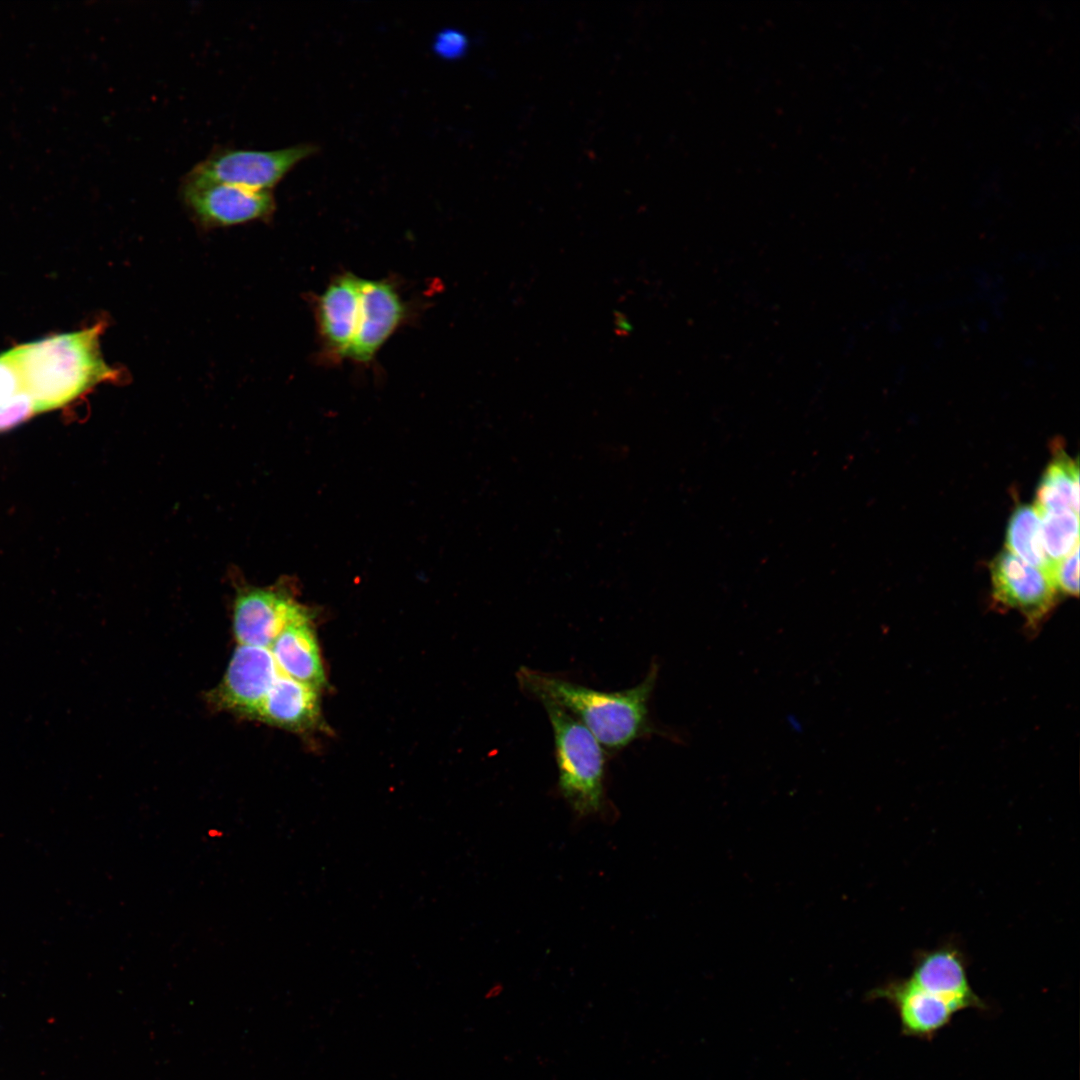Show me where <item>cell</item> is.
Instances as JSON below:
<instances>
[{
  "instance_id": "cell-15",
  "label": "cell",
  "mask_w": 1080,
  "mask_h": 1080,
  "mask_svg": "<svg viewBox=\"0 0 1080 1080\" xmlns=\"http://www.w3.org/2000/svg\"><path fill=\"white\" fill-rule=\"evenodd\" d=\"M1055 455L1044 471L1036 491V511L1070 509L1079 512V467L1063 449L1056 447Z\"/></svg>"
},
{
  "instance_id": "cell-8",
  "label": "cell",
  "mask_w": 1080,
  "mask_h": 1080,
  "mask_svg": "<svg viewBox=\"0 0 1080 1080\" xmlns=\"http://www.w3.org/2000/svg\"><path fill=\"white\" fill-rule=\"evenodd\" d=\"M279 675L269 648L238 644L211 697L221 708L250 717Z\"/></svg>"
},
{
  "instance_id": "cell-20",
  "label": "cell",
  "mask_w": 1080,
  "mask_h": 1080,
  "mask_svg": "<svg viewBox=\"0 0 1080 1080\" xmlns=\"http://www.w3.org/2000/svg\"><path fill=\"white\" fill-rule=\"evenodd\" d=\"M24 391L19 369L7 351L0 355V405Z\"/></svg>"
},
{
  "instance_id": "cell-22",
  "label": "cell",
  "mask_w": 1080,
  "mask_h": 1080,
  "mask_svg": "<svg viewBox=\"0 0 1080 1080\" xmlns=\"http://www.w3.org/2000/svg\"><path fill=\"white\" fill-rule=\"evenodd\" d=\"M614 325L616 334L620 336L628 335L632 330V326L628 319H626L623 313L618 311L614 313Z\"/></svg>"
},
{
  "instance_id": "cell-2",
  "label": "cell",
  "mask_w": 1080,
  "mask_h": 1080,
  "mask_svg": "<svg viewBox=\"0 0 1080 1080\" xmlns=\"http://www.w3.org/2000/svg\"><path fill=\"white\" fill-rule=\"evenodd\" d=\"M102 330L97 323L9 350L37 413L66 405L96 384L119 376L101 355Z\"/></svg>"
},
{
  "instance_id": "cell-3",
  "label": "cell",
  "mask_w": 1080,
  "mask_h": 1080,
  "mask_svg": "<svg viewBox=\"0 0 1080 1080\" xmlns=\"http://www.w3.org/2000/svg\"><path fill=\"white\" fill-rule=\"evenodd\" d=\"M552 727L562 797L581 817L604 809L605 759L602 746L576 718L552 702H541Z\"/></svg>"
},
{
  "instance_id": "cell-7",
  "label": "cell",
  "mask_w": 1080,
  "mask_h": 1080,
  "mask_svg": "<svg viewBox=\"0 0 1080 1080\" xmlns=\"http://www.w3.org/2000/svg\"><path fill=\"white\" fill-rule=\"evenodd\" d=\"M308 614L287 591L246 587L233 604L234 636L240 645L270 648L286 626Z\"/></svg>"
},
{
  "instance_id": "cell-4",
  "label": "cell",
  "mask_w": 1080,
  "mask_h": 1080,
  "mask_svg": "<svg viewBox=\"0 0 1080 1080\" xmlns=\"http://www.w3.org/2000/svg\"><path fill=\"white\" fill-rule=\"evenodd\" d=\"M317 150L313 144L269 151L222 148L197 163L183 181L225 183L256 191H271L297 163Z\"/></svg>"
},
{
  "instance_id": "cell-14",
  "label": "cell",
  "mask_w": 1080,
  "mask_h": 1080,
  "mask_svg": "<svg viewBox=\"0 0 1080 1080\" xmlns=\"http://www.w3.org/2000/svg\"><path fill=\"white\" fill-rule=\"evenodd\" d=\"M269 649L281 674L318 690L325 684V674L310 614L286 626Z\"/></svg>"
},
{
  "instance_id": "cell-1",
  "label": "cell",
  "mask_w": 1080,
  "mask_h": 1080,
  "mask_svg": "<svg viewBox=\"0 0 1080 1080\" xmlns=\"http://www.w3.org/2000/svg\"><path fill=\"white\" fill-rule=\"evenodd\" d=\"M659 666L653 663L644 679L629 689L606 692L522 666L520 688L540 702H552L582 723L601 746L621 750L634 740L657 732L648 704Z\"/></svg>"
},
{
  "instance_id": "cell-11",
  "label": "cell",
  "mask_w": 1080,
  "mask_h": 1080,
  "mask_svg": "<svg viewBox=\"0 0 1080 1080\" xmlns=\"http://www.w3.org/2000/svg\"><path fill=\"white\" fill-rule=\"evenodd\" d=\"M908 978L926 992L950 1003L957 1012L988 1009L969 983L964 958L950 945L919 953Z\"/></svg>"
},
{
  "instance_id": "cell-21",
  "label": "cell",
  "mask_w": 1080,
  "mask_h": 1080,
  "mask_svg": "<svg viewBox=\"0 0 1080 1080\" xmlns=\"http://www.w3.org/2000/svg\"><path fill=\"white\" fill-rule=\"evenodd\" d=\"M467 48V36L462 31L450 28L438 32L433 43L435 53L446 59H456L463 56Z\"/></svg>"
},
{
  "instance_id": "cell-13",
  "label": "cell",
  "mask_w": 1080,
  "mask_h": 1080,
  "mask_svg": "<svg viewBox=\"0 0 1080 1080\" xmlns=\"http://www.w3.org/2000/svg\"><path fill=\"white\" fill-rule=\"evenodd\" d=\"M292 731H304L320 717L318 689L281 674L250 716Z\"/></svg>"
},
{
  "instance_id": "cell-16",
  "label": "cell",
  "mask_w": 1080,
  "mask_h": 1080,
  "mask_svg": "<svg viewBox=\"0 0 1080 1080\" xmlns=\"http://www.w3.org/2000/svg\"><path fill=\"white\" fill-rule=\"evenodd\" d=\"M1006 549L1023 561L1049 572L1052 562L1044 550L1040 518L1034 506L1020 504L1013 511L1007 527Z\"/></svg>"
},
{
  "instance_id": "cell-17",
  "label": "cell",
  "mask_w": 1080,
  "mask_h": 1080,
  "mask_svg": "<svg viewBox=\"0 0 1080 1080\" xmlns=\"http://www.w3.org/2000/svg\"><path fill=\"white\" fill-rule=\"evenodd\" d=\"M1045 553L1058 561L1079 546V517L1070 509L1037 511Z\"/></svg>"
},
{
  "instance_id": "cell-12",
  "label": "cell",
  "mask_w": 1080,
  "mask_h": 1080,
  "mask_svg": "<svg viewBox=\"0 0 1080 1080\" xmlns=\"http://www.w3.org/2000/svg\"><path fill=\"white\" fill-rule=\"evenodd\" d=\"M361 278L347 274L333 280L321 294L318 307L320 333L328 348L347 357L359 318Z\"/></svg>"
},
{
  "instance_id": "cell-6",
  "label": "cell",
  "mask_w": 1080,
  "mask_h": 1080,
  "mask_svg": "<svg viewBox=\"0 0 1080 1080\" xmlns=\"http://www.w3.org/2000/svg\"><path fill=\"white\" fill-rule=\"evenodd\" d=\"M181 196L194 218L206 227L265 219L275 209L271 191H256L225 183L183 181Z\"/></svg>"
},
{
  "instance_id": "cell-19",
  "label": "cell",
  "mask_w": 1080,
  "mask_h": 1080,
  "mask_svg": "<svg viewBox=\"0 0 1080 1080\" xmlns=\"http://www.w3.org/2000/svg\"><path fill=\"white\" fill-rule=\"evenodd\" d=\"M36 412L32 398L25 391L0 405V432L23 423Z\"/></svg>"
},
{
  "instance_id": "cell-18",
  "label": "cell",
  "mask_w": 1080,
  "mask_h": 1080,
  "mask_svg": "<svg viewBox=\"0 0 1080 1080\" xmlns=\"http://www.w3.org/2000/svg\"><path fill=\"white\" fill-rule=\"evenodd\" d=\"M1078 558L1079 546L1066 557L1051 563L1049 576L1058 593L1069 596L1078 595Z\"/></svg>"
},
{
  "instance_id": "cell-10",
  "label": "cell",
  "mask_w": 1080,
  "mask_h": 1080,
  "mask_svg": "<svg viewBox=\"0 0 1080 1080\" xmlns=\"http://www.w3.org/2000/svg\"><path fill=\"white\" fill-rule=\"evenodd\" d=\"M404 316V303L390 283L361 279L359 318L347 357L359 362L371 360Z\"/></svg>"
},
{
  "instance_id": "cell-5",
  "label": "cell",
  "mask_w": 1080,
  "mask_h": 1080,
  "mask_svg": "<svg viewBox=\"0 0 1080 1080\" xmlns=\"http://www.w3.org/2000/svg\"><path fill=\"white\" fill-rule=\"evenodd\" d=\"M990 572L994 602L1018 611L1031 628H1037L1056 606L1058 592L1049 574L1007 549L992 560Z\"/></svg>"
},
{
  "instance_id": "cell-9",
  "label": "cell",
  "mask_w": 1080,
  "mask_h": 1080,
  "mask_svg": "<svg viewBox=\"0 0 1080 1080\" xmlns=\"http://www.w3.org/2000/svg\"><path fill=\"white\" fill-rule=\"evenodd\" d=\"M869 1000H884L895 1010L905 1036L931 1040L946 1027L957 1011L945 1001L918 987L909 978L893 979L873 988Z\"/></svg>"
}]
</instances>
